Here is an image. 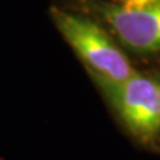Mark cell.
Masks as SVG:
<instances>
[{
  "instance_id": "3",
  "label": "cell",
  "mask_w": 160,
  "mask_h": 160,
  "mask_svg": "<svg viewBox=\"0 0 160 160\" xmlns=\"http://www.w3.org/2000/svg\"><path fill=\"white\" fill-rule=\"evenodd\" d=\"M99 11L127 47L140 53L160 52V2L138 9L103 4Z\"/></svg>"
},
{
  "instance_id": "1",
  "label": "cell",
  "mask_w": 160,
  "mask_h": 160,
  "mask_svg": "<svg viewBox=\"0 0 160 160\" xmlns=\"http://www.w3.org/2000/svg\"><path fill=\"white\" fill-rule=\"evenodd\" d=\"M49 13L59 32L93 78L123 82L136 73L126 55L92 20L56 7H52Z\"/></svg>"
},
{
  "instance_id": "4",
  "label": "cell",
  "mask_w": 160,
  "mask_h": 160,
  "mask_svg": "<svg viewBox=\"0 0 160 160\" xmlns=\"http://www.w3.org/2000/svg\"><path fill=\"white\" fill-rule=\"evenodd\" d=\"M159 2L160 0H118V6L127 9H138L152 6V4H156Z\"/></svg>"
},
{
  "instance_id": "2",
  "label": "cell",
  "mask_w": 160,
  "mask_h": 160,
  "mask_svg": "<svg viewBox=\"0 0 160 160\" xmlns=\"http://www.w3.org/2000/svg\"><path fill=\"white\" fill-rule=\"evenodd\" d=\"M95 79L133 138L143 143L156 138L160 132L158 82L138 72L123 82Z\"/></svg>"
},
{
  "instance_id": "5",
  "label": "cell",
  "mask_w": 160,
  "mask_h": 160,
  "mask_svg": "<svg viewBox=\"0 0 160 160\" xmlns=\"http://www.w3.org/2000/svg\"><path fill=\"white\" fill-rule=\"evenodd\" d=\"M158 87H159V96H160V82H158Z\"/></svg>"
}]
</instances>
